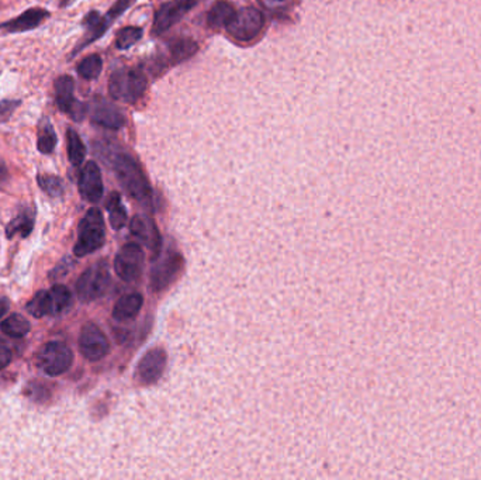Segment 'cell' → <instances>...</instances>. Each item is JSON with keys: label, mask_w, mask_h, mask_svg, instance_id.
<instances>
[{"label": "cell", "mask_w": 481, "mask_h": 480, "mask_svg": "<svg viewBox=\"0 0 481 480\" xmlns=\"http://www.w3.org/2000/svg\"><path fill=\"white\" fill-rule=\"evenodd\" d=\"M38 367L49 376H59L65 374L72 362L73 354L63 343H48L38 354Z\"/></svg>", "instance_id": "8992f818"}, {"label": "cell", "mask_w": 481, "mask_h": 480, "mask_svg": "<svg viewBox=\"0 0 481 480\" xmlns=\"http://www.w3.org/2000/svg\"><path fill=\"white\" fill-rule=\"evenodd\" d=\"M54 87H55V103L58 109L62 113L68 114L73 121H82L83 117L86 116L87 106L75 99L73 79L66 75L59 76L55 80Z\"/></svg>", "instance_id": "9c48e42d"}, {"label": "cell", "mask_w": 481, "mask_h": 480, "mask_svg": "<svg viewBox=\"0 0 481 480\" xmlns=\"http://www.w3.org/2000/svg\"><path fill=\"white\" fill-rule=\"evenodd\" d=\"M106 240L104 219L99 209H90L79 224V237L73 248L76 257H86L103 247Z\"/></svg>", "instance_id": "7a4b0ae2"}, {"label": "cell", "mask_w": 481, "mask_h": 480, "mask_svg": "<svg viewBox=\"0 0 481 480\" xmlns=\"http://www.w3.org/2000/svg\"><path fill=\"white\" fill-rule=\"evenodd\" d=\"M18 104H20L18 100H3V101H0V117L10 116L18 107Z\"/></svg>", "instance_id": "4dcf8cb0"}, {"label": "cell", "mask_w": 481, "mask_h": 480, "mask_svg": "<svg viewBox=\"0 0 481 480\" xmlns=\"http://www.w3.org/2000/svg\"><path fill=\"white\" fill-rule=\"evenodd\" d=\"M144 304V299L139 293H130L123 296L114 306L113 317L117 321H130L138 316Z\"/></svg>", "instance_id": "ac0fdd59"}, {"label": "cell", "mask_w": 481, "mask_h": 480, "mask_svg": "<svg viewBox=\"0 0 481 480\" xmlns=\"http://www.w3.org/2000/svg\"><path fill=\"white\" fill-rule=\"evenodd\" d=\"M108 220L114 230H121L127 223V211L121 203V197L118 193H111L107 200Z\"/></svg>", "instance_id": "7402d4cb"}, {"label": "cell", "mask_w": 481, "mask_h": 480, "mask_svg": "<svg viewBox=\"0 0 481 480\" xmlns=\"http://www.w3.org/2000/svg\"><path fill=\"white\" fill-rule=\"evenodd\" d=\"M66 137H68V158L73 166H79L85 161L86 147L83 141L80 140L79 134L73 128L68 130Z\"/></svg>", "instance_id": "603a6c76"}, {"label": "cell", "mask_w": 481, "mask_h": 480, "mask_svg": "<svg viewBox=\"0 0 481 480\" xmlns=\"http://www.w3.org/2000/svg\"><path fill=\"white\" fill-rule=\"evenodd\" d=\"M79 350L80 354L89 361H100L110 351L108 340L104 333L93 323H87L79 337Z\"/></svg>", "instance_id": "30bf717a"}, {"label": "cell", "mask_w": 481, "mask_h": 480, "mask_svg": "<svg viewBox=\"0 0 481 480\" xmlns=\"http://www.w3.org/2000/svg\"><path fill=\"white\" fill-rule=\"evenodd\" d=\"M262 28L263 16L254 7H245L239 11H235L234 17L227 24L228 32L239 41H249L255 38Z\"/></svg>", "instance_id": "ba28073f"}, {"label": "cell", "mask_w": 481, "mask_h": 480, "mask_svg": "<svg viewBox=\"0 0 481 480\" xmlns=\"http://www.w3.org/2000/svg\"><path fill=\"white\" fill-rule=\"evenodd\" d=\"M58 142L56 133L51 124V121L44 117L38 125V140L37 147L41 154H51L55 149V145Z\"/></svg>", "instance_id": "44dd1931"}, {"label": "cell", "mask_w": 481, "mask_h": 480, "mask_svg": "<svg viewBox=\"0 0 481 480\" xmlns=\"http://www.w3.org/2000/svg\"><path fill=\"white\" fill-rule=\"evenodd\" d=\"M6 178H7V169H6V166L0 162V182L4 180Z\"/></svg>", "instance_id": "836d02e7"}, {"label": "cell", "mask_w": 481, "mask_h": 480, "mask_svg": "<svg viewBox=\"0 0 481 480\" xmlns=\"http://www.w3.org/2000/svg\"><path fill=\"white\" fill-rule=\"evenodd\" d=\"M235 10L228 1H218L215 3L207 16V23L213 28H220V27H227V24L231 21L234 17Z\"/></svg>", "instance_id": "ffe728a7"}, {"label": "cell", "mask_w": 481, "mask_h": 480, "mask_svg": "<svg viewBox=\"0 0 481 480\" xmlns=\"http://www.w3.org/2000/svg\"><path fill=\"white\" fill-rule=\"evenodd\" d=\"M101 68H103V61L99 55L93 54V55H89L86 56L85 59H82L76 68L77 73L83 78V79H87V80H93L96 78H99L100 72H101Z\"/></svg>", "instance_id": "d4e9b609"}, {"label": "cell", "mask_w": 481, "mask_h": 480, "mask_svg": "<svg viewBox=\"0 0 481 480\" xmlns=\"http://www.w3.org/2000/svg\"><path fill=\"white\" fill-rule=\"evenodd\" d=\"M145 264V255L138 244H125L114 259V269L124 282H135L141 278Z\"/></svg>", "instance_id": "52a82bcc"}, {"label": "cell", "mask_w": 481, "mask_h": 480, "mask_svg": "<svg viewBox=\"0 0 481 480\" xmlns=\"http://www.w3.org/2000/svg\"><path fill=\"white\" fill-rule=\"evenodd\" d=\"M146 87V78L138 69H118L108 80V92L113 99L134 103L137 101Z\"/></svg>", "instance_id": "3957f363"}, {"label": "cell", "mask_w": 481, "mask_h": 480, "mask_svg": "<svg viewBox=\"0 0 481 480\" xmlns=\"http://www.w3.org/2000/svg\"><path fill=\"white\" fill-rule=\"evenodd\" d=\"M90 118L93 123L113 130L121 128L125 123L121 111L104 100H99L93 104L90 109Z\"/></svg>", "instance_id": "e0dca14e"}, {"label": "cell", "mask_w": 481, "mask_h": 480, "mask_svg": "<svg viewBox=\"0 0 481 480\" xmlns=\"http://www.w3.org/2000/svg\"><path fill=\"white\" fill-rule=\"evenodd\" d=\"M27 312L39 319L46 314H49V306H48V292H38L28 303H27Z\"/></svg>", "instance_id": "4316f807"}, {"label": "cell", "mask_w": 481, "mask_h": 480, "mask_svg": "<svg viewBox=\"0 0 481 480\" xmlns=\"http://www.w3.org/2000/svg\"><path fill=\"white\" fill-rule=\"evenodd\" d=\"M110 271L106 262H97L87 268L76 283V295L85 302H93L101 297L110 286Z\"/></svg>", "instance_id": "277c9868"}, {"label": "cell", "mask_w": 481, "mask_h": 480, "mask_svg": "<svg viewBox=\"0 0 481 480\" xmlns=\"http://www.w3.org/2000/svg\"><path fill=\"white\" fill-rule=\"evenodd\" d=\"M196 4H197V0H170L165 3L155 16V24H154L155 34H161L169 30Z\"/></svg>", "instance_id": "8fae6325"}, {"label": "cell", "mask_w": 481, "mask_h": 480, "mask_svg": "<svg viewBox=\"0 0 481 480\" xmlns=\"http://www.w3.org/2000/svg\"><path fill=\"white\" fill-rule=\"evenodd\" d=\"M183 259L179 254L169 252L151 273V285L154 290H162L175 279L177 272L180 271Z\"/></svg>", "instance_id": "9a60e30c"}, {"label": "cell", "mask_w": 481, "mask_h": 480, "mask_svg": "<svg viewBox=\"0 0 481 480\" xmlns=\"http://www.w3.org/2000/svg\"><path fill=\"white\" fill-rule=\"evenodd\" d=\"M8 307H10L8 300L7 299H0V319L7 313Z\"/></svg>", "instance_id": "d6a6232c"}, {"label": "cell", "mask_w": 481, "mask_h": 480, "mask_svg": "<svg viewBox=\"0 0 481 480\" xmlns=\"http://www.w3.org/2000/svg\"><path fill=\"white\" fill-rule=\"evenodd\" d=\"M166 367V352L162 348L151 350L138 364L137 376L141 383H155L163 374Z\"/></svg>", "instance_id": "4fadbf2b"}, {"label": "cell", "mask_w": 481, "mask_h": 480, "mask_svg": "<svg viewBox=\"0 0 481 480\" xmlns=\"http://www.w3.org/2000/svg\"><path fill=\"white\" fill-rule=\"evenodd\" d=\"M130 228L132 235H135L142 244H145L155 254L159 252L161 235L152 220L142 216H135L130 224Z\"/></svg>", "instance_id": "2e32d148"}, {"label": "cell", "mask_w": 481, "mask_h": 480, "mask_svg": "<svg viewBox=\"0 0 481 480\" xmlns=\"http://www.w3.org/2000/svg\"><path fill=\"white\" fill-rule=\"evenodd\" d=\"M111 166L120 185L132 199L145 202L151 197V186L135 159L124 152H117L111 155Z\"/></svg>", "instance_id": "6da1fadb"}, {"label": "cell", "mask_w": 481, "mask_h": 480, "mask_svg": "<svg viewBox=\"0 0 481 480\" xmlns=\"http://www.w3.org/2000/svg\"><path fill=\"white\" fill-rule=\"evenodd\" d=\"M32 226H34L32 217L28 213H23L17 219L10 221V224L7 226V237L10 238L14 234H21L23 237H25L32 230Z\"/></svg>", "instance_id": "484cf974"}, {"label": "cell", "mask_w": 481, "mask_h": 480, "mask_svg": "<svg viewBox=\"0 0 481 480\" xmlns=\"http://www.w3.org/2000/svg\"><path fill=\"white\" fill-rule=\"evenodd\" d=\"M48 17H49V13L46 10L39 8V7H32L8 21L1 23L0 31L7 32V34L30 31V30L39 27Z\"/></svg>", "instance_id": "5bb4252c"}, {"label": "cell", "mask_w": 481, "mask_h": 480, "mask_svg": "<svg viewBox=\"0 0 481 480\" xmlns=\"http://www.w3.org/2000/svg\"><path fill=\"white\" fill-rule=\"evenodd\" d=\"M142 35V30L139 27H125L118 31L115 38V45L118 49H127L132 47Z\"/></svg>", "instance_id": "83f0119b"}, {"label": "cell", "mask_w": 481, "mask_h": 480, "mask_svg": "<svg viewBox=\"0 0 481 480\" xmlns=\"http://www.w3.org/2000/svg\"><path fill=\"white\" fill-rule=\"evenodd\" d=\"M10 361H11L10 350L4 344H0V371L6 368L10 364Z\"/></svg>", "instance_id": "1f68e13d"}, {"label": "cell", "mask_w": 481, "mask_h": 480, "mask_svg": "<svg viewBox=\"0 0 481 480\" xmlns=\"http://www.w3.org/2000/svg\"><path fill=\"white\" fill-rule=\"evenodd\" d=\"M132 3V0H118L110 10L108 13L101 17L97 11H90L86 17H85V27L87 28L86 31V35L83 38L82 42H79L73 51V55L80 52L85 47H87L89 44H92L93 41H96L97 38H100L106 31L107 28L113 24V21L115 18H118L124 11L125 8Z\"/></svg>", "instance_id": "5b68a950"}, {"label": "cell", "mask_w": 481, "mask_h": 480, "mask_svg": "<svg viewBox=\"0 0 481 480\" xmlns=\"http://www.w3.org/2000/svg\"><path fill=\"white\" fill-rule=\"evenodd\" d=\"M30 323L20 314H13L0 324V330L13 338H21L30 331Z\"/></svg>", "instance_id": "cb8c5ba5"}, {"label": "cell", "mask_w": 481, "mask_h": 480, "mask_svg": "<svg viewBox=\"0 0 481 480\" xmlns=\"http://www.w3.org/2000/svg\"><path fill=\"white\" fill-rule=\"evenodd\" d=\"M38 183L41 189L52 197H58L63 193V183L62 179L54 175H42L38 178Z\"/></svg>", "instance_id": "f546056e"}, {"label": "cell", "mask_w": 481, "mask_h": 480, "mask_svg": "<svg viewBox=\"0 0 481 480\" xmlns=\"http://www.w3.org/2000/svg\"><path fill=\"white\" fill-rule=\"evenodd\" d=\"M196 51H197V44L189 38L179 39L172 45V56L175 58V62L190 58Z\"/></svg>", "instance_id": "f1b7e54d"}, {"label": "cell", "mask_w": 481, "mask_h": 480, "mask_svg": "<svg viewBox=\"0 0 481 480\" xmlns=\"http://www.w3.org/2000/svg\"><path fill=\"white\" fill-rule=\"evenodd\" d=\"M72 303V295L69 289L63 285H55L51 290H48V306L49 314H59L69 309Z\"/></svg>", "instance_id": "d6986e66"}, {"label": "cell", "mask_w": 481, "mask_h": 480, "mask_svg": "<svg viewBox=\"0 0 481 480\" xmlns=\"http://www.w3.org/2000/svg\"><path fill=\"white\" fill-rule=\"evenodd\" d=\"M80 196L90 203H97L103 197L101 172L96 162L90 161L85 165L79 176Z\"/></svg>", "instance_id": "7c38bea8"}]
</instances>
